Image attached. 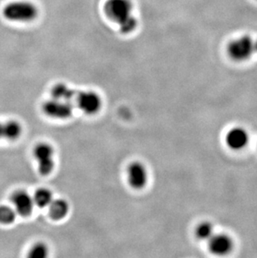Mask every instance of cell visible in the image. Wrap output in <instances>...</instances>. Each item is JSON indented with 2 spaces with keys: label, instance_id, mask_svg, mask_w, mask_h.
Segmentation results:
<instances>
[{
  "label": "cell",
  "instance_id": "obj_1",
  "mask_svg": "<svg viewBox=\"0 0 257 258\" xmlns=\"http://www.w3.org/2000/svg\"><path fill=\"white\" fill-rule=\"evenodd\" d=\"M104 11L109 19L119 25L124 34H130L136 29L137 20L132 15V4L130 0H108Z\"/></svg>",
  "mask_w": 257,
  "mask_h": 258
},
{
  "label": "cell",
  "instance_id": "obj_2",
  "mask_svg": "<svg viewBox=\"0 0 257 258\" xmlns=\"http://www.w3.org/2000/svg\"><path fill=\"white\" fill-rule=\"evenodd\" d=\"M3 14L10 21L29 22L37 17L38 9L32 3L18 1L6 5Z\"/></svg>",
  "mask_w": 257,
  "mask_h": 258
},
{
  "label": "cell",
  "instance_id": "obj_3",
  "mask_svg": "<svg viewBox=\"0 0 257 258\" xmlns=\"http://www.w3.org/2000/svg\"><path fill=\"white\" fill-rule=\"evenodd\" d=\"M255 42L252 41L249 36H242L234 39L228 45L229 56L235 61H245L250 58L253 52Z\"/></svg>",
  "mask_w": 257,
  "mask_h": 258
},
{
  "label": "cell",
  "instance_id": "obj_4",
  "mask_svg": "<svg viewBox=\"0 0 257 258\" xmlns=\"http://www.w3.org/2000/svg\"><path fill=\"white\" fill-rule=\"evenodd\" d=\"M34 157L38 161L39 171L41 175L50 174L54 167L53 150L49 144L41 143L35 146Z\"/></svg>",
  "mask_w": 257,
  "mask_h": 258
},
{
  "label": "cell",
  "instance_id": "obj_5",
  "mask_svg": "<svg viewBox=\"0 0 257 258\" xmlns=\"http://www.w3.org/2000/svg\"><path fill=\"white\" fill-rule=\"evenodd\" d=\"M43 110L47 115L55 119H67L73 113V106L69 101L53 99L44 103Z\"/></svg>",
  "mask_w": 257,
  "mask_h": 258
},
{
  "label": "cell",
  "instance_id": "obj_6",
  "mask_svg": "<svg viewBox=\"0 0 257 258\" xmlns=\"http://www.w3.org/2000/svg\"><path fill=\"white\" fill-rule=\"evenodd\" d=\"M78 106L88 115L97 113L101 108V99L99 95L92 91H83L77 96Z\"/></svg>",
  "mask_w": 257,
  "mask_h": 258
},
{
  "label": "cell",
  "instance_id": "obj_7",
  "mask_svg": "<svg viewBox=\"0 0 257 258\" xmlns=\"http://www.w3.org/2000/svg\"><path fill=\"white\" fill-rule=\"evenodd\" d=\"M128 180L130 185L135 189L145 187L148 180V175L146 167L140 162H133L128 166Z\"/></svg>",
  "mask_w": 257,
  "mask_h": 258
},
{
  "label": "cell",
  "instance_id": "obj_8",
  "mask_svg": "<svg viewBox=\"0 0 257 258\" xmlns=\"http://www.w3.org/2000/svg\"><path fill=\"white\" fill-rule=\"evenodd\" d=\"M249 134L242 127H234L226 135V143L229 148L234 151H240L245 148L249 143Z\"/></svg>",
  "mask_w": 257,
  "mask_h": 258
},
{
  "label": "cell",
  "instance_id": "obj_9",
  "mask_svg": "<svg viewBox=\"0 0 257 258\" xmlns=\"http://www.w3.org/2000/svg\"><path fill=\"white\" fill-rule=\"evenodd\" d=\"M209 249L212 253L223 256L231 251L232 240L226 234H214L208 240Z\"/></svg>",
  "mask_w": 257,
  "mask_h": 258
},
{
  "label": "cell",
  "instance_id": "obj_10",
  "mask_svg": "<svg viewBox=\"0 0 257 258\" xmlns=\"http://www.w3.org/2000/svg\"><path fill=\"white\" fill-rule=\"evenodd\" d=\"M13 204L15 207V212L23 217H27L31 213L34 207V200L25 191H17L12 197Z\"/></svg>",
  "mask_w": 257,
  "mask_h": 258
},
{
  "label": "cell",
  "instance_id": "obj_11",
  "mask_svg": "<svg viewBox=\"0 0 257 258\" xmlns=\"http://www.w3.org/2000/svg\"><path fill=\"white\" fill-rule=\"evenodd\" d=\"M49 207V215L53 220L63 219L69 213V204L63 199L52 201Z\"/></svg>",
  "mask_w": 257,
  "mask_h": 258
},
{
  "label": "cell",
  "instance_id": "obj_12",
  "mask_svg": "<svg viewBox=\"0 0 257 258\" xmlns=\"http://www.w3.org/2000/svg\"><path fill=\"white\" fill-rule=\"evenodd\" d=\"M51 95L55 100L70 101L75 98L76 92L65 84H58L52 89Z\"/></svg>",
  "mask_w": 257,
  "mask_h": 258
},
{
  "label": "cell",
  "instance_id": "obj_13",
  "mask_svg": "<svg viewBox=\"0 0 257 258\" xmlns=\"http://www.w3.org/2000/svg\"><path fill=\"white\" fill-rule=\"evenodd\" d=\"M22 133V127L20 123L15 120H10L4 124V138L15 141L20 137Z\"/></svg>",
  "mask_w": 257,
  "mask_h": 258
},
{
  "label": "cell",
  "instance_id": "obj_14",
  "mask_svg": "<svg viewBox=\"0 0 257 258\" xmlns=\"http://www.w3.org/2000/svg\"><path fill=\"white\" fill-rule=\"evenodd\" d=\"M33 200L36 206L44 208V207H49V204L51 203L53 201V195L50 192V190L45 188H41L35 192Z\"/></svg>",
  "mask_w": 257,
  "mask_h": 258
},
{
  "label": "cell",
  "instance_id": "obj_15",
  "mask_svg": "<svg viewBox=\"0 0 257 258\" xmlns=\"http://www.w3.org/2000/svg\"><path fill=\"white\" fill-rule=\"evenodd\" d=\"M214 234L213 226L208 222H202L196 229V235L202 241H208Z\"/></svg>",
  "mask_w": 257,
  "mask_h": 258
},
{
  "label": "cell",
  "instance_id": "obj_16",
  "mask_svg": "<svg viewBox=\"0 0 257 258\" xmlns=\"http://www.w3.org/2000/svg\"><path fill=\"white\" fill-rule=\"evenodd\" d=\"M15 217H16L15 210L7 206L0 207V223L1 224H11L15 222Z\"/></svg>",
  "mask_w": 257,
  "mask_h": 258
},
{
  "label": "cell",
  "instance_id": "obj_17",
  "mask_svg": "<svg viewBox=\"0 0 257 258\" xmlns=\"http://www.w3.org/2000/svg\"><path fill=\"white\" fill-rule=\"evenodd\" d=\"M49 249L45 244H35L29 251V256L32 258H44L48 256Z\"/></svg>",
  "mask_w": 257,
  "mask_h": 258
},
{
  "label": "cell",
  "instance_id": "obj_18",
  "mask_svg": "<svg viewBox=\"0 0 257 258\" xmlns=\"http://www.w3.org/2000/svg\"><path fill=\"white\" fill-rule=\"evenodd\" d=\"M4 138V124L0 123V139Z\"/></svg>",
  "mask_w": 257,
  "mask_h": 258
}]
</instances>
